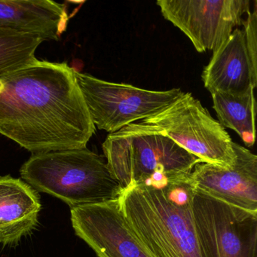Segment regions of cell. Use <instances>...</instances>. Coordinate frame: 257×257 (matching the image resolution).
Listing matches in <instances>:
<instances>
[{"mask_svg": "<svg viewBox=\"0 0 257 257\" xmlns=\"http://www.w3.org/2000/svg\"><path fill=\"white\" fill-rule=\"evenodd\" d=\"M204 87L210 94L242 95L257 85V70L251 64L243 31L236 28L213 52L202 73Z\"/></svg>", "mask_w": 257, "mask_h": 257, "instance_id": "8fae6325", "label": "cell"}, {"mask_svg": "<svg viewBox=\"0 0 257 257\" xmlns=\"http://www.w3.org/2000/svg\"><path fill=\"white\" fill-rule=\"evenodd\" d=\"M156 4L198 52L216 51L250 13L249 0H159Z\"/></svg>", "mask_w": 257, "mask_h": 257, "instance_id": "ba28073f", "label": "cell"}, {"mask_svg": "<svg viewBox=\"0 0 257 257\" xmlns=\"http://www.w3.org/2000/svg\"><path fill=\"white\" fill-rule=\"evenodd\" d=\"M75 76L93 123L109 134L156 115L183 94L180 88L151 91L107 82L76 70Z\"/></svg>", "mask_w": 257, "mask_h": 257, "instance_id": "8992f818", "label": "cell"}, {"mask_svg": "<svg viewBox=\"0 0 257 257\" xmlns=\"http://www.w3.org/2000/svg\"><path fill=\"white\" fill-rule=\"evenodd\" d=\"M254 90L242 95L212 94L213 107L222 127L235 132L247 147L255 144L256 102Z\"/></svg>", "mask_w": 257, "mask_h": 257, "instance_id": "5bb4252c", "label": "cell"}, {"mask_svg": "<svg viewBox=\"0 0 257 257\" xmlns=\"http://www.w3.org/2000/svg\"><path fill=\"white\" fill-rule=\"evenodd\" d=\"M69 16L64 5L51 0H0V28L42 40H59Z\"/></svg>", "mask_w": 257, "mask_h": 257, "instance_id": "4fadbf2b", "label": "cell"}, {"mask_svg": "<svg viewBox=\"0 0 257 257\" xmlns=\"http://www.w3.org/2000/svg\"><path fill=\"white\" fill-rule=\"evenodd\" d=\"M41 209L38 192L26 182L0 177V245L16 246L32 233Z\"/></svg>", "mask_w": 257, "mask_h": 257, "instance_id": "7c38bea8", "label": "cell"}, {"mask_svg": "<svg viewBox=\"0 0 257 257\" xmlns=\"http://www.w3.org/2000/svg\"><path fill=\"white\" fill-rule=\"evenodd\" d=\"M236 160L230 168L199 162L190 180L195 190L257 213V156L233 142Z\"/></svg>", "mask_w": 257, "mask_h": 257, "instance_id": "30bf717a", "label": "cell"}, {"mask_svg": "<svg viewBox=\"0 0 257 257\" xmlns=\"http://www.w3.org/2000/svg\"><path fill=\"white\" fill-rule=\"evenodd\" d=\"M75 234L97 257H152L129 228L118 199L70 209Z\"/></svg>", "mask_w": 257, "mask_h": 257, "instance_id": "9c48e42d", "label": "cell"}, {"mask_svg": "<svg viewBox=\"0 0 257 257\" xmlns=\"http://www.w3.org/2000/svg\"><path fill=\"white\" fill-rule=\"evenodd\" d=\"M194 192L189 177L164 186H134L118 198L129 228L152 257H201Z\"/></svg>", "mask_w": 257, "mask_h": 257, "instance_id": "7a4b0ae2", "label": "cell"}, {"mask_svg": "<svg viewBox=\"0 0 257 257\" xmlns=\"http://www.w3.org/2000/svg\"><path fill=\"white\" fill-rule=\"evenodd\" d=\"M41 39L0 28V78L37 61Z\"/></svg>", "mask_w": 257, "mask_h": 257, "instance_id": "9a60e30c", "label": "cell"}, {"mask_svg": "<svg viewBox=\"0 0 257 257\" xmlns=\"http://www.w3.org/2000/svg\"><path fill=\"white\" fill-rule=\"evenodd\" d=\"M103 151L111 175L123 190L186 180L202 162L168 137L140 123L109 134Z\"/></svg>", "mask_w": 257, "mask_h": 257, "instance_id": "3957f363", "label": "cell"}, {"mask_svg": "<svg viewBox=\"0 0 257 257\" xmlns=\"http://www.w3.org/2000/svg\"><path fill=\"white\" fill-rule=\"evenodd\" d=\"M140 124L168 137L202 162L230 168L236 160L233 141L191 93Z\"/></svg>", "mask_w": 257, "mask_h": 257, "instance_id": "5b68a950", "label": "cell"}, {"mask_svg": "<svg viewBox=\"0 0 257 257\" xmlns=\"http://www.w3.org/2000/svg\"><path fill=\"white\" fill-rule=\"evenodd\" d=\"M252 13L246 16L243 22V35L245 45L251 64L254 70H257V11L256 1Z\"/></svg>", "mask_w": 257, "mask_h": 257, "instance_id": "2e32d148", "label": "cell"}, {"mask_svg": "<svg viewBox=\"0 0 257 257\" xmlns=\"http://www.w3.org/2000/svg\"><path fill=\"white\" fill-rule=\"evenodd\" d=\"M95 131L67 63L37 60L0 78V134L33 154L85 148Z\"/></svg>", "mask_w": 257, "mask_h": 257, "instance_id": "6da1fadb", "label": "cell"}, {"mask_svg": "<svg viewBox=\"0 0 257 257\" xmlns=\"http://www.w3.org/2000/svg\"><path fill=\"white\" fill-rule=\"evenodd\" d=\"M192 214L201 257H257V213L195 189Z\"/></svg>", "mask_w": 257, "mask_h": 257, "instance_id": "52a82bcc", "label": "cell"}, {"mask_svg": "<svg viewBox=\"0 0 257 257\" xmlns=\"http://www.w3.org/2000/svg\"><path fill=\"white\" fill-rule=\"evenodd\" d=\"M20 173L37 192L59 198L70 209L114 201L124 192L105 158L87 147L33 154Z\"/></svg>", "mask_w": 257, "mask_h": 257, "instance_id": "277c9868", "label": "cell"}]
</instances>
